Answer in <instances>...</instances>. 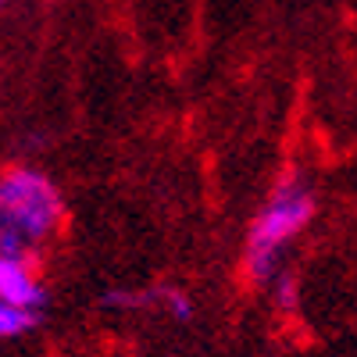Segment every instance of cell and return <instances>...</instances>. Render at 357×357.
Masks as SVG:
<instances>
[{"label":"cell","instance_id":"1","mask_svg":"<svg viewBox=\"0 0 357 357\" xmlns=\"http://www.w3.org/2000/svg\"><path fill=\"white\" fill-rule=\"evenodd\" d=\"M61 222V193L43 172L11 168L0 175V254L22 257Z\"/></svg>","mask_w":357,"mask_h":357},{"label":"cell","instance_id":"2","mask_svg":"<svg viewBox=\"0 0 357 357\" xmlns=\"http://www.w3.org/2000/svg\"><path fill=\"white\" fill-rule=\"evenodd\" d=\"M314 218V193L301 183H286L272 193V200L264 204V211L254 218L250 225V236H247V257H243V268H247V279L250 282H264L272 275V268L279 261V250L301 232L307 222Z\"/></svg>","mask_w":357,"mask_h":357},{"label":"cell","instance_id":"3","mask_svg":"<svg viewBox=\"0 0 357 357\" xmlns=\"http://www.w3.org/2000/svg\"><path fill=\"white\" fill-rule=\"evenodd\" d=\"M0 301H8L15 307H25V311L43 307L47 293L33 279V272L25 268L22 257H4V254H0Z\"/></svg>","mask_w":357,"mask_h":357},{"label":"cell","instance_id":"4","mask_svg":"<svg viewBox=\"0 0 357 357\" xmlns=\"http://www.w3.org/2000/svg\"><path fill=\"white\" fill-rule=\"evenodd\" d=\"M33 321H36L33 311L0 301V336H22L25 329H33Z\"/></svg>","mask_w":357,"mask_h":357},{"label":"cell","instance_id":"5","mask_svg":"<svg viewBox=\"0 0 357 357\" xmlns=\"http://www.w3.org/2000/svg\"><path fill=\"white\" fill-rule=\"evenodd\" d=\"M161 293H129V289H111L104 293V307H143V304H151L158 301Z\"/></svg>","mask_w":357,"mask_h":357},{"label":"cell","instance_id":"6","mask_svg":"<svg viewBox=\"0 0 357 357\" xmlns=\"http://www.w3.org/2000/svg\"><path fill=\"white\" fill-rule=\"evenodd\" d=\"M161 301L168 304V311H172L175 318H183V321H186V318L193 314V307H190V301H186V296H183V293H178V289H161Z\"/></svg>","mask_w":357,"mask_h":357},{"label":"cell","instance_id":"7","mask_svg":"<svg viewBox=\"0 0 357 357\" xmlns=\"http://www.w3.org/2000/svg\"><path fill=\"white\" fill-rule=\"evenodd\" d=\"M0 8H4V0H0Z\"/></svg>","mask_w":357,"mask_h":357}]
</instances>
